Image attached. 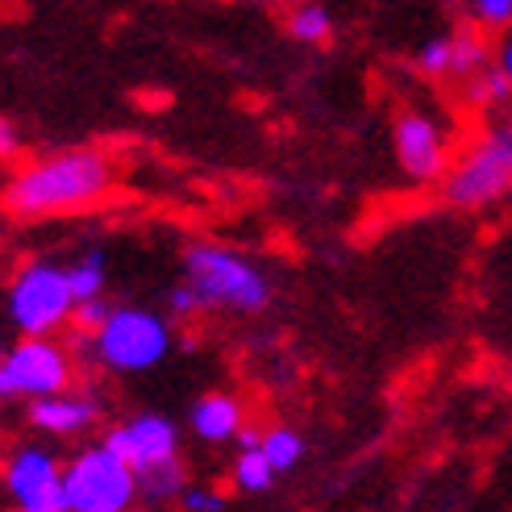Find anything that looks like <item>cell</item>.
<instances>
[{
    "label": "cell",
    "mask_w": 512,
    "mask_h": 512,
    "mask_svg": "<svg viewBox=\"0 0 512 512\" xmlns=\"http://www.w3.org/2000/svg\"><path fill=\"white\" fill-rule=\"evenodd\" d=\"M117 184V163L96 146H71L21 167L5 184V213L13 221L67 217L96 204Z\"/></svg>",
    "instance_id": "6da1fadb"
},
{
    "label": "cell",
    "mask_w": 512,
    "mask_h": 512,
    "mask_svg": "<svg viewBox=\"0 0 512 512\" xmlns=\"http://www.w3.org/2000/svg\"><path fill=\"white\" fill-rule=\"evenodd\" d=\"M184 284L200 296L204 313L209 309L263 313L275 300V288L259 263L213 242H196L184 250Z\"/></svg>",
    "instance_id": "7a4b0ae2"
},
{
    "label": "cell",
    "mask_w": 512,
    "mask_h": 512,
    "mask_svg": "<svg viewBox=\"0 0 512 512\" xmlns=\"http://www.w3.org/2000/svg\"><path fill=\"white\" fill-rule=\"evenodd\" d=\"M508 192H512V121L483 130L454 159L438 196L458 213H475V209H488V204L504 200Z\"/></svg>",
    "instance_id": "3957f363"
},
{
    "label": "cell",
    "mask_w": 512,
    "mask_h": 512,
    "mask_svg": "<svg viewBox=\"0 0 512 512\" xmlns=\"http://www.w3.org/2000/svg\"><path fill=\"white\" fill-rule=\"evenodd\" d=\"M9 321L21 338H55L67 321H75V292L71 275L55 259H30L13 271L9 284Z\"/></svg>",
    "instance_id": "277c9868"
},
{
    "label": "cell",
    "mask_w": 512,
    "mask_h": 512,
    "mask_svg": "<svg viewBox=\"0 0 512 512\" xmlns=\"http://www.w3.org/2000/svg\"><path fill=\"white\" fill-rule=\"evenodd\" d=\"M63 488L67 512H130L142 500L138 471L125 458H117L105 442L71 454V463L63 467Z\"/></svg>",
    "instance_id": "5b68a950"
},
{
    "label": "cell",
    "mask_w": 512,
    "mask_h": 512,
    "mask_svg": "<svg viewBox=\"0 0 512 512\" xmlns=\"http://www.w3.org/2000/svg\"><path fill=\"white\" fill-rule=\"evenodd\" d=\"M92 354L113 375L150 371L171 354V325L163 313L138 309V304H117L109 325L92 338Z\"/></svg>",
    "instance_id": "8992f818"
},
{
    "label": "cell",
    "mask_w": 512,
    "mask_h": 512,
    "mask_svg": "<svg viewBox=\"0 0 512 512\" xmlns=\"http://www.w3.org/2000/svg\"><path fill=\"white\" fill-rule=\"evenodd\" d=\"M71 354L55 338H21L0 354V396L5 400H50L71 388Z\"/></svg>",
    "instance_id": "52a82bcc"
},
{
    "label": "cell",
    "mask_w": 512,
    "mask_h": 512,
    "mask_svg": "<svg viewBox=\"0 0 512 512\" xmlns=\"http://www.w3.org/2000/svg\"><path fill=\"white\" fill-rule=\"evenodd\" d=\"M392 146H396V163L404 179L413 188H442L446 175L454 167V150H450V125H442L433 113L408 105L392 121Z\"/></svg>",
    "instance_id": "ba28073f"
},
{
    "label": "cell",
    "mask_w": 512,
    "mask_h": 512,
    "mask_svg": "<svg viewBox=\"0 0 512 512\" xmlns=\"http://www.w3.org/2000/svg\"><path fill=\"white\" fill-rule=\"evenodd\" d=\"M5 492L17 512H67L63 467L46 446H17L5 458Z\"/></svg>",
    "instance_id": "9c48e42d"
},
{
    "label": "cell",
    "mask_w": 512,
    "mask_h": 512,
    "mask_svg": "<svg viewBox=\"0 0 512 512\" xmlns=\"http://www.w3.org/2000/svg\"><path fill=\"white\" fill-rule=\"evenodd\" d=\"M105 446L117 458H125L138 475L179 463V429L163 413H142V417L125 421V425H113L105 433Z\"/></svg>",
    "instance_id": "30bf717a"
},
{
    "label": "cell",
    "mask_w": 512,
    "mask_h": 512,
    "mask_svg": "<svg viewBox=\"0 0 512 512\" xmlns=\"http://www.w3.org/2000/svg\"><path fill=\"white\" fill-rule=\"evenodd\" d=\"M188 425L200 442H238L242 433H246V408L238 396H229V392H204L200 400H192L188 408Z\"/></svg>",
    "instance_id": "8fae6325"
},
{
    "label": "cell",
    "mask_w": 512,
    "mask_h": 512,
    "mask_svg": "<svg viewBox=\"0 0 512 512\" xmlns=\"http://www.w3.org/2000/svg\"><path fill=\"white\" fill-rule=\"evenodd\" d=\"M96 400L92 396H75V392H63V396H50V400H38L30 404V425L50 433V438H80V433L96 421Z\"/></svg>",
    "instance_id": "7c38bea8"
},
{
    "label": "cell",
    "mask_w": 512,
    "mask_h": 512,
    "mask_svg": "<svg viewBox=\"0 0 512 512\" xmlns=\"http://www.w3.org/2000/svg\"><path fill=\"white\" fill-rule=\"evenodd\" d=\"M450 42H454V67L450 75L454 80H475L479 71H488L492 59H488V38L475 21H458L450 30Z\"/></svg>",
    "instance_id": "4fadbf2b"
},
{
    "label": "cell",
    "mask_w": 512,
    "mask_h": 512,
    "mask_svg": "<svg viewBox=\"0 0 512 512\" xmlns=\"http://www.w3.org/2000/svg\"><path fill=\"white\" fill-rule=\"evenodd\" d=\"M67 275H71L75 304L100 300V296H105V279H109V259H105V246H88V250L80 254V259L67 263Z\"/></svg>",
    "instance_id": "5bb4252c"
},
{
    "label": "cell",
    "mask_w": 512,
    "mask_h": 512,
    "mask_svg": "<svg viewBox=\"0 0 512 512\" xmlns=\"http://www.w3.org/2000/svg\"><path fill=\"white\" fill-rule=\"evenodd\" d=\"M284 30H288V38H296L304 46H325L334 38V17H329L325 5H296L284 17Z\"/></svg>",
    "instance_id": "9a60e30c"
},
{
    "label": "cell",
    "mask_w": 512,
    "mask_h": 512,
    "mask_svg": "<svg viewBox=\"0 0 512 512\" xmlns=\"http://www.w3.org/2000/svg\"><path fill=\"white\" fill-rule=\"evenodd\" d=\"M234 488L246 492V496H263L275 488V467L267 463L263 446L259 450H238L234 458Z\"/></svg>",
    "instance_id": "2e32d148"
},
{
    "label": "cell",
    "mask_w": 512,
    "mask_h": 512,
    "mask_svg": "<svg viewBox=\"0 0 512 512\" xmlns=\"http://www.w3.org/2000/svg\"><path fill=\"white\" fill-rule=\"evenodd\" d=\"M512 100V84L504 80V71L492 63L488 71H479L475 80H467V105L479 109V113H492V109H504Z\"/></svg>",
    "instance_id": "e0dca14e"
},
{
    "label": "cell",
    "mask_w": 512,
    "mask_h": 512,
    "mask_svg": "<svg viewBox=\"0 0 512 512\" xmlns=\"http://www.w3.org/2000/svg\"><path fill=\"white\" fill-rule=\"evenodd\" d=\"M263 454H267V463L275 467V475H284L292 467H300V458H304V438L296 429L288 425H271L263 433Z\"/></svg>",
    "instance_id": "ac0fdd59"
},
{
    "label": "cell",
    "mask_w": 512,
    "mask_h": 512,
    "mask_svg": "<svg viewBox=\"0 0 512 512\" xmlns=\"http://www.w3.org/2000/svg\"><path fill=\"white\" fill-rule=\"evenodd\" d=\"M413 67L425 75V80H442V75H450L454 67V42L450 34H433L417 46V55H413Z\"/></svg>",
    "instance_id": "d6986e66"
},
{
    "label": "cell",
    "mask_w": 512,
    "mask_h": 512,
    "mask_svg": "<svg viewBox=\"0 0 512 512\" xmlns=\"http://www.w3.org/2000/svg\"><path fill=\"white\" fill-rule=\"evenodd\" d=\"M138 479H142V500H150V504H167V500H179L188 492L184 488V467H179V463L159 467V471H146Z\"/></svg>",
    "instance_id": "ffe728a7"
},
{
    "label": "cell",
    "mask_w": 512,
    "mask_h": 512,
    "mask_svg": "<svg viewBox=\"0 0 512 512\" xmlns=\"http://www.w3.org/2000/svg\"><path fill=\"white\" fill-rule=\"evenodd\" d=\"M117 313V304L109 300V296H100V300H88V304H80V309H75V325L84 329V334H100V329L109 325V317Z\"/></svg>",
    "instance_id": "44dd1931"
},
{
    "label": "cell",
    "mask_w": 512,
    "mask_h": 512,
    "mask_svg": "<svg viewBox=\"0 0 512 512\" xmlns=\"http://www.w3.org/2000/svg\"><path fill=\"white\" fill-rule=\"evenodd\" d=\"M471 21L475 25H492V30H508L512 25V0H475Z\"/></svg>",
    "instance_id": "7402d4cb"
},
{
    "label": "cell",
    "mask_w": 512,
    "mask_h": 512,
    "mask_svg": "<svg viewBox=\"0 0 512 512\" xmlns=\"http://www.w3.org/2000/svg\"><path fill=\"white\" fill-rule=\"evenodd\" d=\"M221 492H213V488H188L184 496H179V508L184 512H221Z\"/></svg>",
    "instance_id": "603a6c76"
},
{
    "label": "cell",
    "mask_w": 512,
    "mask_h": 512,
    "mask_svg": "<svg viewBox=\"0 0 512 512\" xmlns=\"http://www.w3.org/2000/svg\"><path fill=\"white\" fill-rule=\"evenodd\" d=\"M167 313H175V317H192V313H204L200 309V296L179 279V284L171 288V296H167Z\"/></svg>",
    "instance_id": "cb8c5ba5"
},
{
    "label": "cell",
    "mask_w": 512,
    "mask_h": 512,
    "mask_svg": "<svg viewBox=\"0 0 512 512\" xmlns=\"http://www.w3.org/2000/svg\"><path fill=\"white\" fill-rule=\"evenodd\" d=\"M17 125L9 121V117H0V155H5V159H13L17 155Z\"/></svg>",
    "instance_id": "d4e9b609"
},
{
    "label": "cell",
    "mask_w": 512,
    "mask_h": 512,
    "mask_svg": "<svg viewBox=\"0 0 512 512\" xmlns=\"http://www.w3.org/2000/svg\"><path fill=\"white\" fill-rule=\"evenodd\" d=\"M496 67L504 71V80L512 84V34H508V38L500 42V55H496Z\"/></svg>",
    "instance_id": "484cf974"
}]
</instances>
